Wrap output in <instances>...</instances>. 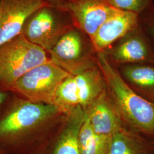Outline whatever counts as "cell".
Segmentation results:
<instances>
[{"mask_svg": "<svg viewBox=\"0 0 154 154\" xmlns=\"http://www.w3.org/2000/svg\"><path fill=\"white\" fill-rule=\"evenodd\" d=\"M79 106L85 110L106 90L103 76L98 66L74 75Z\"/></svg>", "mask_w": 154, "mask_h": 154, "instance_id": "9a60e30c", "label": "cell"}, {"mask_svg": "<svg viewBox=\"0 0 154 154\" xmlns=\"http://www.w3.org/2000/svg\"><path fill=\"white\" fill-rule=\"evenodd\" d=\"M154 152V142L125 126L112 135L107 154H152Z\"/></svg>", "mask_w": 154, "mask_h": 154, "instance_id": "5bb4252c", "label": "cell"}, {"mask_svg": "<svg viewBox=\"0 0 154 154\" xmlns=\"http://www.w3.org/2000/svg\"><path fill=\"white\" fill-rule=\"evenodd\" d=\"M116 67L135 92L154 103V62L127 64Z\"/></svg>", "mask_w": 154, "mask_h": 154, "instance_id": "4fadbf2b", "label": "cell"}, {"mask_svg": "<svg viewBox=\"0 0 154 154\" xmlns=\"http://www.w3.org/2000/svg\"><path fill=\"white\" fill-rule=\"evenodd\" d=\"M139 23L154 47V2L139 14Z\"/></svg>", "mask_w": 154, "mask_h": 154, "instance_id": "d6986e66", "label": "cell"}, {"mask_svg": "<svg viewBox=\"0 0 154 154\" xmlns=\"http://www.w3.org/2000/svg\"><path fill=\"white\" fill-rule=\"evenodd\" d=\"M116 9L107 0H72L65 11L70 15L74 26L93 39L99 27Z\"/></svg>", "mask_w": 154, "mask_h": 154, "instance_id": "9c48e42d", "label": "cell"}, {"mask_svg": "<svg viewBox=\"0 0 154 154\" xmlns=\"http://www.w3.org/2000/svg\"><path fill=\"white\" fill-rule=\"evenodd\" d=\"M97 66L104 78L108 97L124 125L146 138H154V103L128 86L105 53H97Z\"/></svg>", "mask_w": 154, "mask_h": 154, "instance_id": "6da1fadb", "label": "cell"}, {"mask_svg": "<svg viewBox=\"0 0 154 154\" xmlns=\"http://www.w3.org/2000/svg\"><path fill=\"white\" fill-rule=\"evenodd\" d=\"M85 111L86 119L97 134L112 137L125 126L108 97L106 89Z\"/></svg>", "mask_w": 154, "mask_h": 154, "instance_id": "7c38bea8", "label": "cell"}, {"mask_svg": "<svg viewBox=\"0 0 154 154\" xmlns=\"http://www.w3.org/2000/svg\"><path fill=\"white\" fill-rule=\"evenodd\" d=\"M138 25V14L116 9L94 36L92 41L97 52H104Z\"/></svg>", "mask_w": 154, "mask_h": 154, "instance_id": "30bf717a", "label": "cell"}, {"mask_svg": "<svg viewBox=\"0 0 154 154\" xmlns=\"http://www.w3.org/2000/svg\"><path fill=\"white\" fill-rule=\"evenodd\" d=\"M59 114L54 105L29 100L15 106L0 121V151L5 154H35L30 133Z\"/></svg>", "mask_w": 154, "mask_h": 154, "instance_id": "7a4b0ae2", "label": "cell"}, {"mask_svg": "<svg viewBox=\"0 0 154 154\" xmlns=\"http://www.w3.org/2000/svg\"><path fill=\"white\" fill-rule=\"evenodd\" d=\"M51 61L72 75L97 66V52L92 39L74 27L48 52Z\"/></svg>", "mask_w": 154, "mask_h": 154, "instance_id": "277c9868", "label": "cell"}, {"mask_svg": "<svg viewBox=\"0 0 154 154\" xmlns=\"http://www.w3.org/2000/svg\"><path fill=\"white\" fill-rule=\"evenodd\" d=\"M116 9L132 11L139 14L148 8L154 0H107Z\"/></svg>", "mask_w": 154, "mask_h": 154, "instance_id": "ac0fdd59", "label": "cell"}, {"mask_svg": "<svg viewBox=\"0 0 154 154\" xmlns=\"http://www.w3.org/2000/svg\"><path fill=\"white\" fill-rule=\"evenodd\" d=\"M69 75L50 60L29 71L18 79L11 88L25 97L29 101L53 105L57 89Z\"/></svg>", "mask_w": 154, "mask_h": 154, "instance_id": "8992f818", "label": "cell"}, {"mask_svg": "<svg viewBox=\"0 0 154 154\" xmlns=\"http://www.w3.org/2000/svg\"><path fill=\"white\" fill-rule=\"evenodd\" d=\"M112 137L95 133L85 119L79 135V147L81 154H107Z\"/></svg>", "mask_w": 154, "mask_h": 154, "instance_id": "2e32d148", "label": "cell"}, {"mask_svg": "<svg viewBox=\"0 0 154 154\" xmlns=\"http://www.w3.org/2000/svg\"><path fill=\"white\" fill-rule=\"evenodd\" d=\"M0 154H4V152H2V151H0Z\"/></svg>", "mask_w": 154, "mask_h": 154, "instance_id": "7402d4cb", "label": "cell"}, {"mask_svg": "<svg viewBox=\"0 0 154 154\" xmlns=\"http://www.w3.org/2000/svg\"><path fill=\"white\" fill-rule=\"evenodd\" d=\"M48 53L20 34L0 47V82L11 87L33 68L50 61Z\"/></svg>", "mask_w": 154, "mask_h": 154, "instance_id": "3957f363", "label": "cell"}, {"mask_svg": "<svg viewBox=\"0 0 154 154\" xmlns=\"http://www.w3.org/2000/svg\"><path fill=\"white\" fill-rule=\"evenodd\" d=\"M74 27L67 11L46 6L28 18L21 34L48 53L58 40Z\"/></svg>", "mask_w": 154, "mask_h": 154, "instance_id": "5b68a950", "label": "cell"}, {"mask_svg": "<svg viewBox=\"0 0 154 154\" xmlns=\"http://www.w3.org/2000/svg\"><path fill=\"white\" fill-rule=\"evenodd\" d=\"M103 53L116 67L154 62V46L139 23Z\"/></svg>", "mask_w": 154, "mask_h": 154, "instance_id": "52a82bcc", "label": "cell"}, {"mask_svg": "<svg viewBox=\"0 0 154 154\" xmlns=\"http://www.w3.org/2000/svg\"><path fill=\"white\" fill-rule=\"evenodd\" d=\"M154 154V152H153V154Z\"/></svg>", "mask_w": 154, "mask_h": 154, "instance_id": "603a6c76", "label": "cell"}, {"mask_svg": "<svg viewBox=\"0 0 154 154\" xmlns=\"http://www.w3.org/2000/svg\"><path fill=\"white\" fill-rule=\"evenodd\" d=\"M48 5L43 0H0V47L21 34L34 12Z\"/></svg>", "mask_w": 154, "mask_h": 154, "instance_id": "ba28073f", "label": "cell"}, {"mask_svg": "<svg viewBox=\"0 0 154 154\" xmlns=\"http://www.w3.org/2000/svg\"><path fill=\"white\" fill-rule=\"evenodd\" d=\"M66 115L60 131L50 140L41 154H81L79 135L85 119V111L78 106Z\"/></svg>", "mask_w": 154, "mask_h": 154, "instance_id": "8fae6325", "label": "cell"}, {"mask_svg": "<svg viewBox=\"0 0 154 154\" xmlns=\"http://www.w3.org/2000/svg\"><path fill=\"white\" fill-rule=\"evenodd\" d=\"M53 105L61 113L67 114L79 106L74 75L70 74L56 90Z\"/></svg>", "mask_w": 154, "mask_h": 154, "instance_id": "e0dca14e", "label": "cell"}, {"mask_svg": "<svg viewBox=\"0 0 154 154\" xmlns=\"http://www.w3.org/2000/svg\"><path fill=\"white\" fill-rule=\"evenodd\" d=\"M49 5L65 11L66 7L72 0H43Z\"/></svg>", "mask_w": 154, "mask_h": 154, "instance_id": "ffe728a7", "label": "cell"}, {"mask_svg": "<svg viewBox=\"0 0 154 154\" xmlns=\"http://www.w3.org/2000/svg\"><path fill=\"white\" fill-rule=\"evenodd\" d=\"M6 98V94L4 93H2L1 90H0V107L3 103V102H4L5 99Z\"/></svg>", "mask_w": 154, "mask_h": 154, "instance_id": "44dd1931", "label": "cell"}]
</instances>
